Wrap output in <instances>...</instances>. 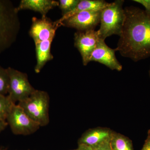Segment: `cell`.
<instances>
[{
	"label": "cell",
	"mask_w": 150,
	"mask_h": 150,
	"mask_svg": "<svg viewBox=\"0 0 150 150\" xmlns=\"http://www.w3.org/2000/svg\"><path fill=\"white\" fill-rule=\"evenodd\" d=\"M125 20L116 51L138 62L150 57V13L137 7L124 9Z\"/></svg>",
	"instance_id": "obj_1"
},
{
	"label": "cell",
	"mask_w": 150,
	"mask_h": 150,
	"mask_svg": "<svg viewBox=\"0 0 150 150\" xmlns=\"http://www.w3.org/2000/svg\"><path fill=\"white\" fill-rule=\"evenodd\" d=\"M18 13L10 1L0 0V53L16 40L20 29Z\"/></svg>",
	"instance_id": "obj_2"
},
{
	"label": "cell",
	"mask_w": 150,
	"mask_h": 150,
	"mask_svg": "<svg viewBox=\"0 0 150 150\" xmlns=\"http://www.w3.org/2000/svg\"><path fill=\"white\" fill-rule=\"evenodd\" d=\"M123 0L110 3L101 11L100 27L97 30L100 39L103 40L113 35L120 36L125 20Z\"/></svg>",
	"instance_id": "obj_3"
},
{
	"label": "cell",
	"mask_w": 150,
	"mask_h": 150,
	"mask_svg": "<svg viewBox=\"0 0 150 150\" xmlns=\"http://www.w3.org/2000/svg\"><path fill=\"white\" fill-rule=\"evenodd\" d=\"M50 97L47 92L36 89L31 95L18 104L24 112L40 127L50 122L49 115Z\"/></svg>",
	"instance_id": "obj_4"
},
{
	"label": "cell",
	"mask_w": 150,
	"mask_h": 150,
	"mask_svg": "<svg viewBox=\"0 0 150 150\" xmlns=\"http://www.w3.org/2000/svg\"><path fill=\"white\" fill-rule=\"evenodd\" d=\"M9 85L8 96L14 103L24 101L35 90L28 80L26 73L15 69L7 68Z\"/></svg>",
	"instance_id": "obj_5"
},
{
	"label": "cell",
	"mask_w": 150,
	"mask_h": 150,
	"mask_svg": "<svg viewBox=\"0 0 150 150\" xmlns=\"http://www.w3.org/2000/svg\"><path fill=\"white\" fill-rule=\"evenodd\" d=\"M12 132L16 135L28 136L34 134L40 127L30 118L18 104H13L6 118Z\"/></svg>",
	"instance_id": "obj_6"
},
{
	"label": "cell",
	"mask_w": 150,
	"mask_h": 150,
	"mask_svg": "<svg viewBox=\"0 0 150 150\" xmlns=\"http://www.w3.org/2000/svg\"><path fill=\"white\" fill-rule=\"evenodd\" d=\"M101 11H83L75 14L61 23L60 26L71 28L77 31L95 30L100 23Z\"/></svg>",
	"instance_id": "obj_7"
},
{
	"label": "cell",
	"mask_w": 150,
	"mask_h": 150,
	"mask_svg": "<svg viewBox=\"0 0 150 150\" xmlns=\"http://www.w3.org/2000/svg\"><path fill=\"white\" fill-rule=\"evenodd\" d=\"M99 39L97 30H77L75 33L74 46L80 53L84 66H87L90 62V58Z\"/></svg>",
	"instance_id": "obj_8"
},
{
	"label": "cell",
	"mask_w": 150,
	"mask_h": 150,
	"mask_svg": "<svg viewBox=\"0 0 150 150\" xmlns=\"http://www.w3.org/2000/svg\"><path fill=\"white\" fill-rule=\"evenodd\" d=\"M58 28L46 16H42L41 18L33 17L32 24L29 30V35L37 43L45 40H54L56 30Z\"/></svg>",
	"instance_id": "obj_9"
},
{
	"label": "cell",
	"mask_w": 150,
	"mask_h": 150,
	"mask_svg": "<svg viewBox=\"0 0 150 150\" xmlns=\"http://www.w3.org/2000/svg\"><path fill=\"white\" fill-rule=\"evenodd\" d=\"M115 49L108 47L105 40L99 39L96 47L92 53L89 62H98L110 69L121 71L123 67L115 57Z\"/></svg>",
	"instance_id": "obj_10"
},
{
	"label": "cell",
	"mask_w": 150,
	"mask_h": 150,
	"mask_svg": "<svg viewBox=\"0 0 150 150\" xmlns=\"http://www.w3.org/2000/svg\"><path fill=\"white\" fill-rule=\"evenodd\" d=\"M112 130L106 127H98L90 129L81 135L78 144L94 147L101 143L110 141Z\"/></svg>",
	"instance_id": "obj_11"
},
{
	"label": "cell",
	"mask_w": 150,
	"mask_h": 150,
	"mask_svg": "<svg viewBox=\"0 0 150 150\" xmlns=\"http://www.w3.org/2000/svg\"><path fill=\"white\" fill-rule=\"evenodd\" d=\"M59 5V1L54 0H22L16 10L18 12L23 10H30L46 16L49 11Z\"/></svg>",
	"instance_id": "obj_12"
},
{
	"label": "cell",
	"mask_w": 150,
	"mask_h": 150,
	"mask_svg": "<svg viewBox=\"0 0 150 150\" xmlns=\"http://www.w3.org/2000/svg\"><path fill=\"white\" fill-rule=\"evenodd\" d=\"M109 4L103 0H80L78 5L73 10L62 16L61 18L54 21V23L57 27L59 28L62 21L75 14L83 11H101Z\"/></svg>",
	"instance_id": "obj_13"
},
{
	"label": "cell",
	"mask_w": 150,
	"mask_h": 150,
	"mask_svg": "<svg viewBox=\"0 0 150 150\" xmlns=\"http://www.w3.org/2000/svg\"><path fill=\"white\" fill-rule=\"evenodd\" d=\"M53 39L35 43L36 64L34 70L36 74L41 71L47 62L54 59L51 53V43Z\"/></svg>",
	"instance_id": "obj_14"
},
{
	"label": "cell",
	"mask_w": 150,
	"mask_h": 150,
	"mask_svg": "<svg viewBox=\"0 0 150 150\" xmlns=\"http://www.w3.org/2000/svg\"><path fill=\"white\" fill-rule=\"evenodd\" d=\"M110 144L112 150H134L133 143L129 138L113 131Z\"/></svg>",
	"instance_id": "obj_15"
},
{
	"label": "cell",
	"mask_w": 150,
	"mask_h": 150,
	"mask_svg": "<svg viewBox=\"0 0 150 150\" xmlns=\"http://www.w3.org/2000/svg\"><path fill=\"white\" fill-rule=\"evenodd\" d=\"M13 104L8 96L0 95V121H6L9 112Z\"/></svg>",
	"instance_id": "obj_16"
},
{
	"label": "cell",
	"mask_w": 150,
	"mask_h": 150,
	"mask_svg": "<svg viewBox=\"0 0 150 150\" xmlns=\"http://www.w3.org/2000/svg\"><path fill=\"white\" fill-rule=\"evenodd\" d=\"M9 76L7 69L0 66V95L6 96L8 93Z\"/></svg>",
	"instance_id": "obj_17"
},
{
	"label": "cell",
	"mask_w": 150,
	"mask_h": 150,
	"mask_svg": "<svg viewBox=\"0 0 150 150\" xmlns=\"http://www.w3.org/2000/svg\"><path fill=\"white\" fill-rule=\"evenodd\" d=\"M80 0H60L59 7L62 11V16L73 10Z\"/></svg>",
	"instance_id": "obj_18"
},
{
	"label": "cell",
	"mask_w": 150,
	"mask_h": 150,
	"mask_svg": "<svg viewBox=\"0 0 150 150\" xmlns=\"http://www.w3.org/2000/svg\"><path fill=\"white\" fill-rule=\"evenodd\" d=\"M93 150H112L110 144V141H106L93 147Z\"/></svg>",
	"instance_id": "obj_19"
},
{
	"label": "cell",
	"mask_w": 150,
	"mask_h": 150,
	"mask_svg": "<svg viewBox=\"0 0 150 150\" xmlns=\"http://www.w3.org/2000/svg\"><path fill=\"white\" fill-rule=\"evenodd\" d=\"M133 1L142 5L145 8V10L150 13V0H134Z\"/></svg>",
	"instance_id": "obj_20"
},
{
	"label": "cell",
	"mask_w": 150,
	"mask_h": 150,
	"mask_svg": "<svg viewBox=\"0 0 150 150\" xmlns=\"http://www.w3.org/2000/svg\"><path fill=\"white\" fill-rule=\"evenodd\" d=\"M141 150H150V129L148 131L146 139Z\"/></svg>",
	"instance_id": "obj_21"
},
{
	"label": "cell",
	"mask_w": 150,
	"mask_h": 150,
	"mask_svg": "<svg viewBox=\"0 0 150 150\" xmlns=\"http://www.w3.org/2000/svg\"><path fill=\"white\" fill-rule=\"evenodd\" d=\"M72 150H93V148L85 144L78 145V147L76 149Z\"/></svg>",
	"instance_id": "obj_22"
},
{
	"label": "cell",
	"mask_w": 150,
	"mask_h": 150,
	"mask_svg": "<svg viewBox=\"0 0 150 150\" xmlns=\"http://www.w3.org/2000/svg\"><path fill=\"white\" fill-rule=\"evenodd\" d=\"M8 126V124L6 121H0V133L4 130Z\"/></svg>",
	"instance_id": "obj_23"
},
{
	"label": "cell",
	"mask_w": 150,
	"mask_h": 150,
	"mask_svg": "<svg viewBox=\"0 0 150 150\" xmlns=\"http://www.w3.org/2000/svg\"><path fill=\"white\" fill-rule=\"evenodd\" d=\"M0 150H8L6 149H5V148L2 147H0ZM27 150H31L30 149H28Z\"/></svg>",
	"instance_id": "obj_24"
},
{
	"label": "cell",
	"mask_w": 150,
	"mask_h": 150,
	"mask_svg": "<svg viewBox=\"0 0 150 150\" xmlns=\"http://www.w3.org/2000/svg\"><path fill=\"white\" fill-rule=\"evenodd\" d=\"M149 77H150V66L149 69Z\"/></svg>",
	"instance_id": "obj_25"
}]
</instances>
